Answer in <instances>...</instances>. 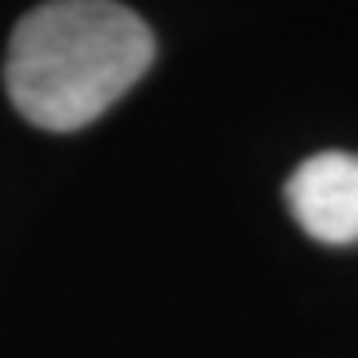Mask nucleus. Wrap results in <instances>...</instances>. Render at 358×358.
Listing matches in <instances>:
<instances>
[{
	"label": "nucleus",
	"mask_w": 358,
	"mask_h": 358,
	"mask_svg": "<svg viewBox=\"0 0 358 358\" xmlns=\"http://www.w3.org/2000/svg\"><path fill=\"white\" fill-rule=\"evenodd\" d=\"M155 60L152 28L115 0H48L13 28L4 88L44 131H80Z\"/></svg>",
	"instance_id": "f257e3e1"
},
{
	"label": "nucleus",
	"mask_w": 358,
	"mask_h": 358,
	"mask_svg": "<svg viewBox=\"0 0 358 358\" xmlns=\"http://www.w3.org/2000/svg\"><path fill=\"white\" fill-rule=\"evenodd\" d=\"M287 207L319 243H358V155L322 152L287 179Z\"/></svg>",
	"instance_id": "f03ea898"
}]
</instances>
